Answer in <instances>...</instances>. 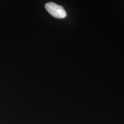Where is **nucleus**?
I'll return each instance as SVG.
<instances>
[{
	"label": "nucleus",
	"mask_w": 124,
	"mask_h": 124,
	"mask_svg": "<svg viewBox=\"0 0 124 124\" xmlns=\"http://www.w3.org/2000/svg\"><path fill=\"white\" fill-rule=\"evenodd\" d=\"M45 7L46 11L55 18H64L66 17V12L61 6L50 2L46 3Z\"/></svg>",
	"instance_id": "obj_1"
}]
</instances>
